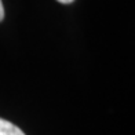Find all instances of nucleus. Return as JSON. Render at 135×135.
<instances>
[{"instance_id": "1", "label": "nucleus", "mask_w": 135, "mask_h": 135, "mask_svg": "<svg viewBox=\"0 0 135 135\" xmlns=\"http://www.w3.org/2000/svg\"><path fill=\"white\" fill-rule=\"evenodd\" d=\"M0 135H25V132L11 121L0 117Z\"/></svg>"}, {"instance_id": "2", "label": "nucleus", "mask_w": 135, "mask_h": 135, "mask_svg": "<svg viewBox=\"0 0 135 135\" xmlns=\"http://www.w3.org/2000/svg\"><path fill=\"white\" fill-rule=\"evenodd\" d=\"M3 18H4V7H3L2 0H0V22L3 21Z\"/></svg>"}, {"instance_id": "3", "label": "nucleus", "mask_w": 135, "mask_h": 135, "mask_svg": "<svg viewBox=\"0 0 135 135\" xmlns=\"http://www.w3.org/2000/svg\"><path fill=\"white\" fill-rule=\"evenodd\" d=\"M57 2L64 3V4H69V3H72V2H75V0H57Z\"/></svg>"}]
</instances>
